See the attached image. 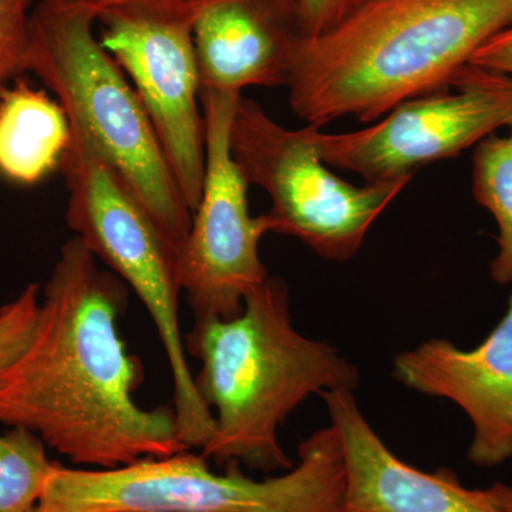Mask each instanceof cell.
Segmentation results:
<instances>
[{
    "label": "cell",
    "mask_w": 512,
    "mask_h": 512,
    "mask_svg": "<svg viewBox=\"0 0 512 512\" xmlns=\"http://www.w3.org/2000/svg\"><path fill=\"white\" fill-rule=\"evenodd\" d=\"M470 64L512 79V25L485 42L471 57Z\"/></svg>",
    "instance_id": "cell-20"
},
{
    "label": "cell",
    "mask_w": 512,
    "mask_h": 512,
    "mask_svg": "<svg viewBox=\"0 0 512 512\" xmlns=\"http://www.w3.org/2000/svg\"><path fill=\"white\" fill-rule=\"evenodd\" d=\"M302 39L296 0H197L201 90L288 86Z\"/></svg>",
    "instance_id": "cell-13"
},
{
    "label": "cell",
    "mask_w": 512,
    "mask_h": 512,
    "mask_svg": "<svg viewBox=\"0 0 512 512\" xmlns=\"http://www.w3.org/2000/svg\"><path fill=\"white\" fill-rule=\"evenodd\" d=\"M510 25L512 0H363L335 28L303 37L286 86L293 114L319 127L348 116L375 123L448 89Z\"/></svg>",
    "instance_id": "cell-2"
},
{
    "label": "cell",
    "mask_w": 512,
    "mask_h": 512,
    "mask_svg": "<svg viewBox=\"0 0 512 512\" xmlns=\"http://www.w3.org/2000/svg\"><path fill=\"white\" fill-rule=\"evenodd\" d=\"M197 0H126L99 10V40L130 77L192 214L205 177L194 46Z\"/></svg>",
    "instance_id": "cell-8"
},
{
    "label": "cell",
    "mask_w": 512,
    "mask_h": 512,
    "mask_svg": "<svg viewBox=\"0 0 512 512\" xmlns=\"http://www.w3.org/2000/svg\"><path fill=\"white\" fill-rule=\"evenodd\" d=\"M315 127H282L256 101L241 96L229 147L248 185L271 198L266 214L274 224L272 232L299 239L326 261L346 262L412 178L362 187L346 183L320 158Z\"/></svg>",
    "instance_id": "cell-7"
},
{
    "label": "cell",
    "mask_w": 512,
    "mask_h": 512,
    "mask_svg": "<svg viewBox=\"0 0 512 512\" xmlns=\"http://www.w3.org/2000/svg\"><path fill=\"white\" fill-rule=\"evenodd\" d=\"M320 396L345 460L340 512H507L487 488L464 487L448 468L426 473L400 460L370 426L350 390Z\"/></svg>",
    "instance_id": "cell-12"
},
{
    "label": "cell",
    "mask_w": 512,
    "mask_h": 512,
    "mask_svg": "<svg viewBox=\"0 0 512 512\" xmlns=\"http://www.w3.org/2000/svg\"><path fill=\"white\" fill-rule=\"evenodd\" d=\"M241 96L201 90L204 187L178 258L181 291L195 322L235 318L249 293L269 278L259 244L274 224L268 214L251 217L248 183L229 147L232 116Z\"/></svg>",
    "instance_id": "cell-10"
},
{
    "label": "cell",
    "mask_w": 512,
    "mask_h": 512,
    "mask_svg": "<svg viewBox=\"0 0 512 512\" xmlns=\"http://www.w3.org/2000/svg\"><path fill=\"white\" fill-rule=\"evenodd\" d=\"M35 0H0V93L29 72Z\"/></svg>",
    "instance_id": "cell-17"
},
{
    "label": "cell",
    "mask_w": 512,
    "mask_h": 512,
    "mask_svg": "<svg viewBox=\"0 0 512 512\" xmlns=\"http://www.w3.org/2000/svg\"><path fill=\"white\" fill-rule=\"evenodd\" d=\"M37 2V0H35ZM90 2L96 3L99 8H104V6L116 5V3L126 2V0H90Z\"/></svg>",
    "instance_id": "cell-22"
},
{
    "label": "cell",
    "mask_w": 512,
    "mask_h": 512,
    "mask_svg": "<svg viewBox=\"0 0 512 512\" xmlns=\"http://www.w3.org/2000/svg\"><path fill=\"white\" fill-rule=\"evenodd\" d=\"M491 497L497 501L501 507L507 512H512V485L504 483H494L491 487L487 488Z\"/></svg>",
    "instance_id": "cell-21"
},
{
    "label": "cell",
    "mask_w": 512,
    "mask_h": 512,
    "mask_svg": "<svg viewBox=\"0 0 512 512\" xmlns=\"http://www.w3.org/2000/svg\"><path fill=\"white\" fill-rule=\"evenodd\" d=\"M393 377L407 389L450 400L473 424L467 458L494 468L512 458V295L507 312L477 346L430 339L399 353Z\"/></svg>",
    "instance_id": "cell-11"
},
{
    "label": "cell",
    "mask_w": 512,
    "mask_h": 512,
    "mask_svg": "<svg viewBox=\"0 0 512 512\" xmlns=\"http://www.w3.org/2000/svg\"><path fill=\"white\" fill-rule=\"evenodd\" d=\"M45 441L25 427L0 434V512H35L55 461Z\"/></svg>",
    "instance_id": "cell-16"
},
{
    "label": "cell",
    "mask_w": 512,
    "mask_h": 512,
    "mask_svg": "<svg viewBox=\"0 0 512 512\" xmlns=\"http://www.w3.org/2000/svg\"><path fill=\"white\" fill-rule=\"evenodd\" d=\"M362 2L363 0H296L303 37L311 39L335 28Z\"/></svg>",
    "instance_id": "cell-19"
},
{
    "label": "cell",
    "mask_w": 512,
    "mask_h": 512,
    "mask_svg": "<svg viewBox=\"0 0 512 512\" xmlns=\"http://www.w3.org/2000/svg\"><path fill=\"white\" fill-rule=\"evenodd\" d=\"M184 342L200 360L195 386L215 420L200 454L221 466L291 470L278 439L286 417L312 394L355 392L360 382L338 349L293 328L288 286L271 276L249 293L238 316L198 320Z\"/></svg>",
    "instance_id": "cell-3"
},
{
    "label": "cell",
    "mask_w": 512,
    "mask_h": 512,
    "mask_svg": "<svg viewBox=\"0 0 512 512\" xmlns=\"http://www.w3.org/2000/svg\"><path fill=\"white\" fill-rule=\"evenodd\" d=\"M79 238L67 241L40 298L28 348L0 382V424L25 427L90 470L187 450L173 406L144 409L140 359L120 336L126 284Z\"/></svg>",
    "instance_id": "cell-1"
},
{
    "label": "cell",
    "mask_w": 512,
    "mask_h": 512,
    "mask_svg": "<svg viewBox=\"0 0 512 512\" xmlns=\"http://www.w3.org/2000/svg\"><path fill=\"white\" fill-rule=\"evenodd\" d=\"M505 136L494 133L473 154V194L495 222L497 255L490 274L495 284L512 285V124Z\"/></svg>",
    "instance_id": "cell-15"
},
{
    "label": "cell",
    "mask_w": 512,
    "mask_h": 512,
    "mask_svg": "<svg viewBox=\"0 0 512 512\" xmlns=\"http://www.w3.org/2000/svg\"><path fill=\"white\" fill-rule=\"evenodd\" d=\"M345 460L332 424L299 447V464L254 480L241 464L218 474L201 454L143 458L113 470L55 461L35 512H340Z\"/></svg>",
    "instance_id": "cell-5"
},
{
    "label": "cell",
    "mask_w": 512,
    "mask_h": 512,
    "mask_svg": "<svg viewBox=\"0 0 512 512\" xmlns=\"http://www.w3.org/2000/svg\"><path fill=\"white\" fill-rule=\"evenodd\" d=\"M99 10L90 0H37L29 72L136 192L178 261L192 212L140 97L94 32Z\"/></svg>",
    "instance_id": "cell-4"
},
{
    "label": "cell",
    "mask_w": 512,
    "mask_h": 512,
    "mask_svg": "<svg viewBox=\"0 0 512 512\" xmlns=\"http://www.w3.org/2000/svg\"><path fill=\"white\" fill-rule=\"evenodd\" d=\"M70 128L72 140L60 164L69 194L67 224L146 308L170 367L181 443L201 450L214 434L215 420L195 386L181 335L177 255L116 168L82 128Z\"/></svg>",
    "instance_id": "cell-6"
},
{
    "label": "cell",
    "mask_w": 512,
    "mask_h": 512,
    "mask_svg": "<svg viewBox=\"0 0 512 512\" xmlns=\"http://www.w3.org/2000/svg\"><path fill=\"white\" fill-rule=\"evenodd\" d=\"M512 124V79L467 64L448 89L397 104L382 119L350 133H322L313 141L329 167L367 184L412 178L423 165L458 156Z\"/></svg>",
    "instance_id": "cell-9"
},
{
    "label": "cell",
    "mask_w": 512,
    "mask_h": 512,
    "mask_svg": "<svg viewBox=\"0 0 512 512\" xmlns=\"http://www.w3.org/2000/svg\"><path fill=\"white\" fill-rule=\"evenodd\" d=\"M72 128L59 101L15 80L0 93V177L35 185L60 164Z\"/></svg>",
    "instance_id": "cell-14"
},
{
    "label": "cell",
    "mask_w": 512,
    "mask_h": 512,
    "mask_svg": "<svg viewBox=\"0 0 512 512\" xmlns=\"http://www.w3.org/2000/svg\"><path fill=\"white\" fill-rule=\"evenodd\" d=\"M40 286L30 284L0 308V382L28 348L40 309Z\"/></svg>",
    "instance_id": "cell-18"
}]
</instances>
